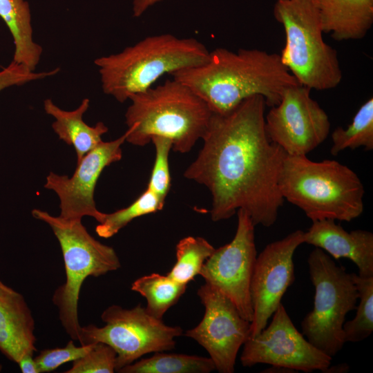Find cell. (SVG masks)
<instances>
[{"mask_svg": "<svg viewBox=\"0 0 373 373\" xmlns=\"http://www.w3.org/2000/svg\"><path fill=\"white\" fill-rule=\"evenodd\" d=\"M265 106L264 98L254 95L228 112L212 113L202 148L184 173L210 191L214 222L240 209L255 226L269 227L277 220L285 201L278 181L287 153L266 133Z\"/></svg>", "mask_w": 373, "mask_h": 373, "instance_id": "obj_1", "label": "cell"}, {"mask_svg": "<svg viewBox=\"0 0 373 373\" xmlns=\"http://www.w3.org/2000/svg\"><path fill=\"white\" fill-rule=\"evenodd\" d=\"M172 78L189 86L213 113H224L245 99L260 95L277 105L287 87L299 84L280 55L259 49L216 48L200 65L179 70Z\"/></svg>", "mask_w": 373, "mask_h": 373, "instance_id": "obj_2", "label": "cell"}, {"mask_svg": "<svg viewBox=\"0 0 373 373\" xmlns=\"http://www.w3.org/2000/svg\"><path fill=\"white\" fill-rule=\"evenodd\" d=\"M128 99L126 142L143 146L154 136L164 137L171 140L172 149L181 153L203 138L213 113L189 86L173 78Z\"/></svg>", "mask_w": 373, "mask_h": 373, "instance_id": "obj_3", "label": "cell"}, {"mask_svg": "<svg viewBox=\"0 0 373 373\" xmlns=\"http://www.w3.org/2000/svg\"><path fill=\"white\" fill-rule=\"evenodd\" d=\"M278 186L288 202L312 221L350 222L364 209L363 184L358 175L338 161L314 162L307 155L286 154Z\"/></svg>", "mask_w": 373, "mask_h": 373, "instance_id": "obj_4", "label": "cell"}, {"mask_svg": "<svg viewBox=\"0 0 373 373\" xmlns=\"http://www.w3.org/2000/svg\"><path fill=\"white\" fill-rule=\"evenodd\" d=\"M209 51L195 38L170 33L146 37L118 53L95 59L104 93L122 103L165 74L205 63Z\"/></svg>", "mask_w": 373, "mask_h": 373, "instance_id": "obj_5", "label": "cell"}, {"mask_svg": "<svg viewBox=\"0 0 373 373\" xmlns=\"http://www.w3.org/2000/svg\"><path fill=\"white\" fill-rule=\"evenodd\" d=\"M274 16L285 33L280 59L298 83L317 90L338 86L343 77L338 53L323 39L314 0H277Z\"/></svg>", "mask_w": 373, "mask_h": 373, "instance_id": "obj_6", "label": "cell"}, {"mask_svg": "<svg viewBox=\"0 0 373 373\" xmlns=\"http://www.w3.org/2000/svg\"><path fill=\"white\" fill-rule=\"evenodd\" d=\"M32 215L49 225L57 238L62 252L66 281L52 296L59 318L66 333L73 340L80 337L78 300L82 285L88 276L99 277L121 267L115 249L94 238L82 220H66L35 209Z\"/></svg>", "mask_w": 373, "mask_h": 373, "instance_id": "obj_7", "label": "cell"}, {"mask_svg": "<svg viewBox=\"0 0 373 373\" xmlns=\"http://www.w3.org/2000/svg\"><path fill=\"white\" fill-rule=\"evenodd\" d=\"M307 264L315 294L313 309L301 323L302 334L332 358L345 343L343 327L346 315L356 309L358 291L352 274L321 249L312 251Z\"/></svg>", "mask_w": 373, "mask_h": 373, "instance_id": "obj_8", "label": "cell"}, {"mask_svg": "<svg viewBox=\"0 0 373 373\" xmlns=\"http://www.w3.org/2000/svg\"><path fill=\"white\" fill-rule=\"evenodd\" d=\"M103 327H81L82 345L97 342L110 345L116 352V371L142 356L173 350L175 338L183 334L180 326H170L153 317L140 304L126 309L112 305L101 315Z\"/></svg>", "mask_w": 373, "mask_h": 373, "instance_id": "obj_9", "label": "cell"}, {"mask_svg": "<svg viewBox=\"0 0 373 373\" xmlns=\"http://www.w3.org/2000/svg\"><path fill=\"white\" fill-rule=\"evenodd\" d=\"M310 93V88L300 84L290 86L265 115L268 137L287 155H307L329 133V117Z\"/></svg>", "mask_w": 373, "mask_h": 373, "instance_id": "obj_10", "label": "cell"}, {"mask_svg": "<svg viewBox=\"0 0 373 373\" xmlns=\"http://www.w3.org/2000/svg\"><path fill=\"white\" fill-rule=\"evenodd\" d=\"M238 223L232 240L215 249L204 262L200 276L205 283L226 296L241 316L250 323L253 308L250 284L257 257L254 227L243 209L237 211Z\"/></svg>", "mask_w": 373, "mask_h": 373, "instance_id": "obj_11", "label": "cell"}, {"mask_svg": "<svg viewBox=\"0 0 373 373\" xmlns=\"http://www.w3.org/2000/svg\"><path fill=\"white\" fill-rule=\"evenodd\" d=\"M332 359L297 330L282 303L270 324L245 341L240 357L243 367L268 364L304 372H323Z\"/></svg>", "mask_w": 373, "mask_h": 373, "instance_id": "obj_12", "label": "cell"}, {"mask_svg": "<svg viewBox=\"0 0 373 373\" xmlns=\"http://www.w3.org/2000/svg\"><path fill=\"white\" fill-rule=\"evenodd\" d=\"M204 307L198 325L184 335L203 347L220 373H233L240 348L250 335L251 323L243 318L234 304L209 284L197 291Z\"/></svg>", "mask_w": 373, "mask_h": 373, "instance_id": "obj_13", "label": "cell"}, {"mask_svg": "<svg viewBox=\"0 0 373 373\" xmlns=\"http://www.w3.org/2000/svg\"><path fill=\"white\" fill-rule=\"evenodd\" d=\"M303 243L304 231L296 230L269 243L257 255L250 284L253 319L249 337L255 336L267 325L283 295L294 283L293 256Z\"/></svg>", "mask_w": 373, "mask_h": 373, "instance_id": "obj_14", "label": "cell"}, {"mask_svg": "<svg viewBox=\"0 0 373 373\" xmlns=\"http://www.w3.org/2000/svg\"><path fill=\"white\" fill-rule=\"evenodd\" d=\"M129 130L117 139L102 142L77 163L71 177L50 172L46 177V189L55 191L60 200V216L66 220H82L84 216L95 218L98 223L104 213L99 211L94 200L95 189L103 170L122 157V145Z\"/></svg>", "mask_w": 373, "mask_h": 373, "instance_id": "obj_15", "label": "cell"}, {"mask_svg": "<svg viewBox=\"0 0 373 373\" xmlns=\"http://www.w3.org/2000/svg\"><path fill=\"white\" fill-rule=\"evenodd\" d=\"M304 243L321 249L334 259L350 260L356 265L359 276H373V233L369 231L348 232L334 220H314L304 231Z\"/></svg>", "mask_w": 373, "mask_h": 373, "instance_id": "obj_16", "label": "cell"}, {"mask_svg": "<svg viewBox=\"0 0 373 373\" xmlns=\"http://www.w3.org/2000/svg\"><path fill=\"white\" fill-rule=\"evenodd\" d=\"M35 320L24 297L0 280V351L18 363L36 350Z\"/></svg>", "mask_w": 373, "mask_h": 373, "instance_id": "obj_17", "label": "cell"}, {"mask_svg": "<svg viewBox=\"0 0 373 373\" xmlns=\"http://www.w3.org/2000/svg\"><path fill=\"white\" fill-rule=\"evenodd\" d=\"M323 32L336 41L358 40L373 24V0H314Z\"/></svg>", "mask_w": 373, "mask_h": 373, "instance_id": "obj_18", "label": "cell"}, {"mask_svg": "<svg viewBox=\"0 0 373 373\" xmlns=\"http://www.w3.org/2000/svg\"><path fill=\"white\" fill-rule=\"evenodd\" d=\"M89 103V99L84 98L76 109L68 111L58 107L50 99L44 102L46 113L55 119L52 124L55 133L60 140L74 147L77 163L102 142V136L108 131L102 122L93 126L84 122L83 115L88 110Z\"/></svg>", "mask_w": 373, "mask_h": 373, "instance_id": "obj_19", "label": "cell"}, {"mask_svg": "<svg viewBox=\"0 0 373 373\" xmlns=\"http://www.w3.org/2000/svg\"><path fill=\"white\" fill-rule=\"evenodd\" d=\"M0 17L13 38L14 61L35 71L42 53V48L32 38L29 5L24 0H0Z\"/></svg>", "mask_w": 373, "mask_h": 373, "instance_id": "obj_20", "label": "cell"}, {"mask_svg": "<svg viewBox=\"0 0 373 373\" xmlns=\"http://www.w3.org/2000/svg\"><path fill=\"white\" fill-rule=\"evenodd\" d=\"M216 370L210 357L155 352L119 370V373H209Z\"/></svg>", "mask_w": 373, "mask_h": 373, "instance_id": "obj_21", "label": "cell"}, {"mask_svg": "<svg viewBox=\"0 0 373 373\" xmlns=\"http://www.w3.org/2000/svg\"><path fill=\"white\" fill-rule=\"evenodd\" d=\"M186 288V285L175 281L168 275L156 273L138 278L131 287L145 298L148 313L159 319H162L167 310L177 303Z\"/></svg>", "mask_w": 373, "mask_h": 373, "instance_id": "obj_22", "label": "cell"}, {"mask_svg": "<svg viewBox=\"0 0 373 373\" xmlns=\"http://www.w3.org/2000/svg\"><path fill=\"white\" fill-rule=\"evenodd\" d=\"M330 153L337 155L346 149L363 147L373 149V98L368 99L359 108L352 123L346 128L337 127L332 133Z\"/></svg>", "mask_w": 373, "mask_h": 373, "instance_id": "obj_23", "label": "cell"}, {"mask_svg": "<svg viewBox=\"0 0 373 373\" xmlns=\"http://www.w3.org/2000/svg\"><path fill=\"white\" fill-rule=\"evenodd\" d=\"M215 248L202 237L187 236L175 246L176 262L168 276L175 281L186 285L200 273Z\"/></svg>", "mask_w": 373, "mask_h": 373, "instance_id": "obj_24", "label": "cell"}, {"mask_svg": "<svg viewBox=\"0 0 373 373\" xmlns=\"http://www.w3.org/2000/svg\"><path fill=\"white\" fill-rule=\"evenodd\" d=\"M165 200L146 189L129 206L113 213H104L101 222L97 225V234L109 238L119 232L135 218L155 213L162 209Z\"/></svg>", "mask_w": 373, "mask_h": 373, "instance_id": "obj_25", "label": "cell"}, {"mask_svg": "<svg viewBox=\"0 0 373 373\" xmlns=\"http://www.w3.org/2000/svg\"><path fill=\"white\" fill-rule=\"evenodd\" d=\"M358 294L359 304L355 317L344 323L345 343H357L369 337L373 332V276L361 277L352 273Z\"/></svg>", "mask_w": 373, "mask_h": 373, "instance_id": "obj_26", "label": "cell"}, {"mask_svg": "<svg viewBox=\"0 0 373 373\" xmlns=\"http://www.w3.org/2000/svg\"><path fill=\"white\" fill-rule=\"evenodd\" d=\"M151 142L155 146V159L147 189L165 200L171 187L169 155L173 144L170 139L154 136Z\"/></svg>", "mask_w": 373, "mask_h": 373, "instance_id": "obj_27", "label": "cell"}, {"mask_svg": "<svg viewBox=\"0 0 373 373\" xmlns=\"http://www.w3.org/2000/svg\"><path fill=\"white\" fill-rule=\"evenodd\" d=\"M115 351L108 345L97 342L82 357L75 360L66 373H113L116 371Z\"/></svg>", "mask_w": 373, "mask_h": 373, "instance_id": "obj_28", "label": "cell"}, {"mask_svg": "<svg viewBox=\"0 0 373 373\" xmlns=\"http://www.w3.org/2000/svg\"><path fill=\"white\" fill-rule=\"evenodd\" d=\"M93 343L77 346L69 341L64 347L45 349L35 358L41 372H50L65 363L74 361L84 356L93 347Z\"/></svg>", "mask_w": 373, "mask_h": 373, "instance_id": "obj_29", "label": "cell"}, {"mask_svg": "<svg viewBox=\"0 0 373 373\" xmlns=\"http://www.w3.org/2000/svg\"><path fill=\"white\" fill-rule=\"evenodd\" d=\"M59 68L36 73L26 66L12 61L0 71V92L12 86H21L31 81L41 79L57 74Z\"/></svg>", "mask_w": 373, "mask_h": 373, "instance_id": "obj_30", "label": "cell"}, {"mask_svg": "<svg viewBox=\"0 0 373 373\" xmlns=\"http://www.w3.org/2000/svg\"><path fill=\"white\" fill-rule=\"evenodd\" d=\"M17 364L23 373H40L33 354L25 355Z\"/></svg>", "mask_w": 373, "mask_h": 373, "instance_id": "obj_31", "label": "cell"}, {"mask_svg": "<svg viewBox=\"0 0 373 373\" xmlns=\"http://www.w3.org/2000/svg\"><path fill=\"white\" fill-rule=\"evenodd\" d=\"M163 0H133V15L135 17H139L151 6Z\"/></svg>", "mask_w": 373, "mask_h": 373, "instance_id": "obj_32", "label": "cell"}, {"mask_svg": "<svg viewBox=\"0 0 373 373\" xmlns=\"http://www.w3.org/2000/svg\"><path fill=\"white\" fill-rule=\"evenodd\" d=\"M262 372L266 373H293V372H298L296 370H294L290 368L281 367V366H276V365H271L270 367H268L267 369H265Z\"/></svg>", "mask_w": 373, "mask_h": 373, "instance_id": "obj_33", "label": "cell"}, {"mask_svg": "<svg viewBox=\"0 0 373 373\" xmlns=\"http://www.w3.org/2000/svg\"><path fill=\"white\" fill-rule=\"evenodd\" d=\"M349 365L347 364H338L336 365H333L331 367L329 365L327 369H325L323 372H332V373H339V372H347L349 371Z\"/></svg>", "mask_w": 373, "mask_h": 373, "instance_id": "obj_34", "label": "cell"}]
</instances>
